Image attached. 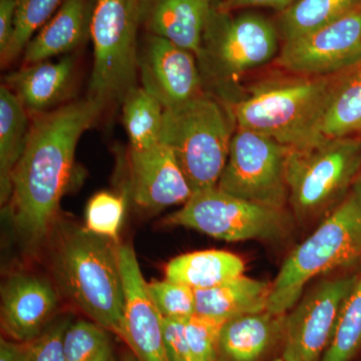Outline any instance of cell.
I'll use <instances>...</instances> for the list:
<instances>
[{"instance_id":"cell-1","label":"cell","mask_w":361,"mask_h":361,"mask_svg":"<svg viewBox=\"0 0 361 361\" xmlns=\"http://www.w3.org/2000/svg\"><path fill=\"white\" fill-rule=\"evenodd\" d=\"M104 109L87 97L30 116L25 151L14 169L6 204L14 229L28 245H37L51 229L70 184L78 142Z\"/></svg>"},{"instance_id":"cell-2","label":"cell","mask_w":361,"mask_h":361,"mask_svg":"<svg viewBox=\"0 0 361 361\" xmlns=\"http://www.w3.org/2000/svg\"><path fill=\"white\" fill-rule=\"evenodd\" d=\"M331 82V75L294 73L266 78L227 106L237 127L255 130L289 148H303L325 137L322 126Z\"/></svg>"},{"instance_id":"cell-3","label":"cell","mask_w":361,"mask_h":361,"mask_svg":"<svg viewBox=\"0 0 361 361\" xmlns=\"http://www.w3.org/2000/svg\"><path fill=\"white\" fill-rule=\"evenodd\" d=\"M52 269L59 289L85 315L122 336L125 293L116 242L82 228L59 236Z\"/></svg>"},{"instance_id":"cell-4","label":"cell","mask_w":361,"mask_h":361,"mask_svg":"<svg viewBox=\"0 0 361 361\" xmlns=\"http://www.w3.org/2000/svg\"><path fill=\"white\" fill-rule=\"evenodd\" d=\"M361 261V176L310 236L285 259L271 284L267 310L286 314L311 280Z\"/></svg>"},{"instance_id":"cell-5","label":"cell","mask_w":361,"mask_h":361,"mask_svg":"<svg viewBox=\"0 0 361 361\" xmlns=\"http://www.w3.org/2000/svg\"><path fill=\"white\" fill-rule=\"evenodd\" d=\"M276 25L260 14H234L212 6L197 54L204 87L229 104L243 94L241 78L279 54Z\"/></svg>"},{"instance_id":"cell-6","label":"cell","mask_w":361,"mask_h":361,"mask_svg":"<svg viewBox=\"0 0 361 361\" xmlns=\"http://www.w3.org/2000/svg\"><path fill=\"white\" fill-rule=\"evenodd\" d=\"M236 128L229 106L208 92L165 110L161 142L172 149L193 194L217 186Z\"/></svg>"},{"instance_id":"cell-7","label":"cell","mask_w":361,"mask_h":361,"mask_svg":"<svg viewBox=\"0 0 361 361\" xmlns=\"http://www.w3.org/2000/svg\"><path fill=\"white\" fill-rule=\"evenodd\" d=\"M361 171V135L325 137L289 148L286 182L289 204L299 220L329 213L350 191Z\"/></svg>"},{"instance_id":"cell-8","label":"cell","mask_w":361,"mask_h":361,"mask_svg":"<svg viewBox=\"0 0 361 361\" xmlns=\"http://www.w3.org/2000/svg\"><path fill=\"white\" fill-rule=\"evenodd\" d=\"M141 0H94L90 37L94 66L89 97L104 108L137 87Z\"/></svg>"},{"instance_id":"cell-9","label":"cell","mask_w":361,"mask_h":361,"mask_svg":"<svg viewBox=\"0 0 361 361\" xmlns=\"http://www.w3.org/2000/svg\"><path fill=\"white\" fill-rule=\"evenodd\" d=\"M167 224L183 226L228 242L277 240L290 229L289 214L242 200L218 186L192 195Z\"/></svg>"},{"instance_id":"cell-10","label":"cell","mask_w":361,"mask_h":361,"mask_svg":"<svg viewBox=\"0 0 361 361\" xmlns=\"http://www.w3.org/2000/svg\"><path fill=\"white\" fill-rule=\"evenodd\" d=\"M288 151L272 137L237 127L218 188L242 200L284 210L289 203Z\"/></svg>"},{"instance_id":"cell-11","label":"cell","mask_w":361,"mask_h":361,"mask_svg":"<svg viewBox=\"0 0 361 361\" xmlns=\"http://www.w3.org/2000/svg\"><path fill=\"white\" fill-rule=\"evenodd\" d=\"M360 275L323 280L285 318V361H318L334 337L344 301Z\"/></svg>"},{"instance_id":"cell-12","label":"cell","mask_w":361,"mask_h":361,"mask_svg":"<svg viewBox=\"0 0 361 361\" xmlns=\"http://www.w3.org/2000/svg\"><path fill=\"white\" fill-rule=\"evenodd\" d=\"M361 58V6L334 23L283 42L277 65L294 75H336Z\"/></svg>"},{"instance_id":"cell-13","label":"cell","mask_w":361,"mask_h":361,"mask_svg":"<svg viewBox=\"0 0 361 361\" xmlns=\"http://www.w3.org/2000/svg\"><path fill=\"white\" fill-rule=\"evenodd\" d=\"M137 70L142 87L165 110L205 94L196 56L161 37L148 35L140 44Z\"/></svg>"},{"instance_id":"cell-14","label":"cell","mask_w":361,"mask_h":361,"mask_svg":"<svg viewBox=\"0 0 361 361\" xmlns=\"http://www.w3.org/2000/svg\"><path fill=\"white\" fill-rule=\"evenodd\" d=\"M118 258L125 293L121 338L141 361H168L163 316L149 296L134 249L118 246Z\"/></svg>"},{"instance_id":"cell-15","label":"cell","mask_w":361,"mask_h":361,"mask_svg":"<svg viewBox=\"0 0 361 361\" xmlns=\"http://www.w3.org/2000/svg\"><path fill=\"white\" fill-rule=\"evenodd\" d=\"M130 191L137 206L149 210L185 203L193 195L172 149L163 142L130 151Z\"/></svg>"},{"instance_id":"cell-16","label":"cell","mask_w":361,"mask_h":361,"mask_svg":"<svg viewBox=\"0 0 361 361\" xmlns=\"http://www.w3.org/2000/svg\"><path fill=\"white\" fill-rule=\"evenodd\" d=\"M56 304V291L47 280L14 275L2 288V329L13 341H32L44 332Z\"/></svg>"},{"instance_id":"cell-17","label":"cell","mask_w":361,"mask_h":361,"mask_svg":"<svg viewBox=\"0 0 361 361\" xmlns=\"http://www.w3.org/2000/svg\"><path fill=\"white\" fill-rule=\"evenodd\" d=\"M212 6L209 0H141V27L197 56Z\"/></svg>"},{"instance_id":"cell-18","label":"cell","mask_w":361,"mask_h":361,"mask_svg":"<svg viewBox=\"0 0 361 361\" xmlns=\"http://www.w3.org/2000/svg\"><path fill=\"white\" fill-rule=\"evenodd\" d=\"M75 77L71 56L56 63L40 61L26 65L6 75L4 85L16 97L30 116L59 108L70 94Z\"/></svg>"},{"instance_id":"cell-19","label":"cell","mask_w":361,"mask_h":361,"mask_svg":"<svg viewBox=\"0 0 361 361\" xmlns=\"http://www.w3.org/2000/svg\"><path fill=\"white\" fill-rule=\"evenodd\" d=\"M94 0H65L51 20L33 35L23 51L26 65L66 54L90 35Z\"/></svg>"},{"instance_id":"cell-20","label":"cell","mask_w":361,"mask_h":361,"mask_svg":"<svg viewBox=\"0 0 361 361\" xmlns=\"http://www.w3.org/2000/svg\"><path fill=\"white\" fill-rule=\"evenodd\" d=\"M271 284L245 275L206 289H196V314L227 320L267 310Z\"/></svg>"},{"instance_id":"cell-21","label":"cell","mask_w":361,"mask_h":361,"mask_svg":"<svg viewBox=\"0 0 361 361\" xmlns=\"http://www.w3.org/2000/svg\"><path fill=\"white\" fill-rule=\"evenodd\" d=\"M285 318L265 310L227 320L220 331V351L232 361L257 360L284 334Z\"/></svg>"},{"instance_id":"cell-22","label":"cell","mask_w":361,"mask_h":361,"mask_svg":"<svg viewBox=\"0 0 361 361\" xmlns=\"http://www.w3.org/2000/svg\"><path fill=\"white\" fill-rule=\"evenodd\" d=\"M245 264L230 252L205 250L178 256L166 267V278L194 290L216 286L243 275Z\"/></svg>"},{"instance_id":"cell-23","label":"cell","mask_w":361,"mask_h":361,"mask_svg":"<svg viewBox=\"0 0 361 361\" xmlns=\"http://www.w3.org/2000/svg\"><path fill=\"white\" fill-rule=\"evenodd\" d=\"M331 78L329 106L323 121V135H361V58Z\"/></svg>"},{"instance_id":"cell-24","label":"cell","mask_w":361,"mask_h":361,"mask_svg":"<svg viewBox=\"0 0 361 361\" xmlns=\"http://www.w3.org/2000/svg\"><path fill=\"white\" fill-rule=\"evenodd\" d=\"M30 114L6 85L0 87V200L6 205L11 199V178L23 151Z\"/></svg>"},{"instance_id":"cell-25","label":"cell","mask_w":361,"mask_h":361,"mask_svg":"<svg viewBox=\"0 0 361 361\" xmlns=\"http://www.w3.org/2000/svg\"><path fill=\"white\" fill-rule=\"evenodd\" d=\"M361 6V0H297L279 13L277 30L283 42L302 37Z\"/></svg>"},{"instance_id":"cell-26","label":"cell","mask_w":361,"mask_h":361,"mask_svg":"<svg viewBox=\"0 0 361 361\" xmlns=\"http://www.w3.org/2000/svg\"><path fill=\"white\" fill-rule=\"evenodd\" d=\"M123 120L130 149L142 151L161 142L165 108L144 87H135L123 99Z\"/></svg>"},{"instance_id":"cell-27","label":"cell","mask_w":361,"mask_h":361,"mask_svg":"<svg viewBox=\"0 0 361 361\" xmlns=\"http://www.w3.org/2000/svg\"><path fill=\"white\" fill-rule=\"evenodd\" d=\"M361 348V275L344 301L336 331L322 361H349Z\"/></svg>"},{"instance_id":"cell-28","label":"cell","mask_w":361,"mask_h":361,"mask_svg":"<svg viewBox=\"0 0 361 361\" xmlns=\"http://www.w3.org/2000/svg\"><path fill=\"white\" fill-rule=\"evenodd\" d=\"M65 0H18L16 28L8 49L1 58L2 66H8L25 51L33 35L47 23Z\"/></svg>"},{"instance_id":"cell-29","label":"cell","mask_w":361,"mask_h":361,"mask_svg":"<svg viewBox=\"0 0 361 361\" xmlns=\"http://www.w3.org/2000/svg\"><path fill=\"white\" fill-rule=\"evenodd\" d=\"M63 351L66 361H109L113 357L106 329L85 320L68 325L63 336Z\"/></svg>"},{"instance_id":"cell-30","label":"cell","mask_w":361,"mask_h":361,"mask_svg":"<svg viewBox=\"0 0 361 361\" xmlns=\"http://www.w3.org/2000/svg\"><path fill=\"white\" fill-rule=\"evenodd\" d=\"M125 210L123 197L111 192H99L90 199L85 209L87 229L116 242Z\"/></svg>"},{"instance_id":"cell-31","label":"cell","mask_w":361,"mask_h":361,"mask_svg":"<svg viewBox=\"0 0 361 361\" xmlns=\"http://www.w3.org/2000/svg\"><path fill=\"white\" fill-rule=\"evenodd\" d=\"M148 291L164 318L186 320L196 314L195 290L167 279L148 283Z\"/></svg>"},{"instance_id":"cell-32","label":"cell","mask_w":361,"mask_h":361,"mask_svg":"<svg viewBox=\"0 0 361 361\" xmlns=\"http://www.w3.org/2000/svg\"><path fill=\"white\" fill-rule=\"evenodd\" d=\"M224 323L198 314L185 320V332L194 361H218L220 331Z\"/></svg>"},{"instance_id":"cell-33","label":"cell","mask_w":361,"mask_h":361,"mask_svg":"<svg viewBox=\"0 0 361 361\" xmlns=\"http://www.w3.org/2000/svg\"><path fill=\"white\" fill-rule=\"evenodd\" d=\"M68 323L61 322L28 342L27 361H66L63 336Z\"/></svg>"},{"instance_id":"cell-34","label":"cell","mask_w":361,"mask_h":361,"mask_svg":"<svg viewBox=\"0 0 361 361\" xmlns=\"http://www.w3.org/2000/svg\"><path fill=\"white\" fill-rule=\"evenodd\" d=\"M163 324L168 361H194L185 332V320L163 317Z\"/></svg>"},{"instance_id":"cell-35","label":"cell","mask_w":361,"mask_h":361,"mask_svg":"<svg viewBox=\"0 0 361 361\" xmlns=\"http://www.w3.org/2000/svg\"><path fill=\"white\" fill-rule=\"evenodd\" d=\"M18 0H0V56L6 51L16 28Z\"/></svg>"},{"instance_id":"cell-36","label":"cell","mask_w":361,"mask_h":361,"mask_svg":"<svg viewBox=\"0 0 361 361\" xmlns=\"http://www.w3.org/2000/svg\"><path fill=\"white\" fill-rule=\"evenodd\" d=\"M296 1L297 0H222L215 6L221 11H229V13H234L240 9L250 8V7H266V8L275 9L280 13Z\"/></svg>"},{"instance_id":"cell-37","label":"cell","mask_w":361,"mask_h":361,"mask_svg":"<svg viewBox=\"0 0 361 361\" xmlns=\"http://www.w3.org/2000/svg\"><path fill=\"white\" fill-rule=\"evenodd\" d=\"M28 342L2 338L0 341V361H27Z\"/></svg>"},{"instance_id":"cell-38","label":"cell","mask_w":361,"mask_h":361,"mask_svg":"<svg viewBox=\"0 0 361 361\" xmlns=\"http://www.w3.org/2000/svg\"><path fill=\"white\" fill-rule=\"evenodd\" d=\"M121 361H141L139 360V357H137V355H135L134 353H133L132 350L130 351H126L125 353H123L122 356V360Z\"/></svg>"},{"instance_id":"cell-39","label":"cell","mask_w":361,"mask_h":361,"mask_svg":"<svg viewBox=\"0 0 361 361\" xmlns=\"http://www.w3.org/2000/svg\"><path fill=\"white\" fill-rule=\"evenodd\" d=\"M209 1H210L211 4H213V6H216V4H219V2L222 1V0H209Z\"/></svg>"},{"instance_id":"cell-40","label":"cell","mask_w":361,"mask_h":361,"mask_svg":"<svg viewBox=\"0 0 361 361\" xmlns=\"http://www.w3.org/2000/svg\"><path fill=\"white\" fill-rule=\"evenodd\" d=\"M274 361H285L283 358H278V360H275Z\"/></svg>"},{"instance_id":"cell-41","label":"cell","mask_w":361,"mask_h":361,"mask_svg":"<svg viewBox=\"0 0 361 361\" xmlns=\"http://www.w3.org/2000/svg\"><path fill=\"white\" fill-rule=\"evenodd\" d=\"M109 361H116V360H115V358H114V356H113V357H111V360H109Z\"/></svg>"},{"instance_id":"cell-42","label":"cell","mask_w":361,"mask_h":361,"mask_svg":"<svg viewBox=\"0 0 361 361\" xmlns=\"http://www.w3.org/2000/svg\"><path fill=\"white\" fill-rule=\"evenodd\" d=\"M361 176V175H360Z\"/></svg>"}]
</instances>
